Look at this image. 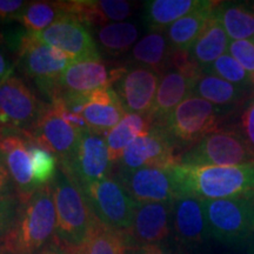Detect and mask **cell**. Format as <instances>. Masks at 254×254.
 <instances>
[{"label":"cell","mask_w":254,"mask_h":254,"mask_svg":"<svg viewBox=\"0 0 254 254\" xmlns=\"http://www.w3.org/2000/svg\"><path fill=\"white\" fill-rule=\"evenodd\" d=\"M230 56L246 69L247 73L254 72V43L251 40L231 41L228 46Z\"/></svg>","instance_id":"cell-36"},{"label":"cell","mask_w":254,"mask_h":254,"mask_svg":"<svg viewBox=\"0 0 254 254\" xmlns=\"http://www.w3.org/2000/svg\"><path fill=\"white\" fill-rule=\"evenodd\" d=\"M57 225L55 243L68 251L79 249L99 221L77 182L60 170L52 183Z\"/></svg>","instance_id":"cell-3"},{"label":"cell","mask_w":254,"mask_h":254,"mask_svg":"<svg viewBox=\"0 0 254 254\" xmlns=\"http://www.w3.org/2000/svg\"><path fill=\"white\" fill-rule=\"evenodd\" d=\"M11 68H9L7 62H6L5 57L0 52V81L5 79L8 75H11Z\"/></svg>","instance_id":"cell-42"},{"label":"cell","mask_w":254,"mask_h":254,"mask_svg":"<svg viewBox=\"0 0 254 254\" xmlns=\"http://www.w3.org/2000/svg\"><path fill=\"white\" fill-rule=\"evenodd\" d=\"M45 103L20 78L8 75L0 81V125L26 133L39 118Z\"/></svg>","instance_id":"cell-10"},{"label":"cell","mask_w":254,"mask_h":254,"mask_svg":"<svg viewBox=\"0 0 254 254\" xmlns=\"http://www.w3.org/2000/svg\"><path fill=\"white\" fill-rule=\"evenodd\" d=\"M204 72L212 75H217V77L224 79V80L231 82L238 87L252 92L250 73H247L246 69L233 57L226 55V53L215 60L208 67H206Z\"/></svg>","instance_id":"cell-33"},{"label":"cell","mask_w":254,"mask_h":254,"mask_svg":"<svg viewBox=\"0 0 254 254\" xmlns=\"http://www.w3.org/2000/svg\"><path fill=\"white\" fill-rule=\"evenodd\" d=\"M192 94L207 100L219 109H238L253 94L251 91L244 90L231 84L217 75L202 73L193 82Z\"/></svg>","instance_id":"cell-20"},{"label":"cell","mask_w":254,"mask_h":254,"mask_svg":"<svg viewBox=\"0 0 254 254\" xmlns=\"http://www.w3.org/2000/svg\"><path fill=\"white\" fill-rule=\"evenodd\" d=\"M0 254H11V253L6 252V251H4V250H0Z\"/></svg>","instance_id":"cell-47"},{"label":"cell","mask_w":254,"mask_h":254,"mask_svg":"<svg viewBox=\"0 0 254 254\" xmlns=\"http://www.w3.org/2000/svg\"><path fill=\"white\" fill-rule=\"evenodd\" d=\"M118 163L112 166L124 171L146 167L172 168L180 164V153L166 133L153 125L147 135L139 136L126 148Z\"/></svg>","instance_id":"cell-12"},{"label":"cell","mask_w":254,"mask_h":254,"mask_svg":"<svg viewBox=\"0 0 254 254\" xmlns=\"http://www.w3.org/2000/svg\"><path fill=\"white\" fill-rule=\"evenodd\" d=\"M180 163L193 166H244L254 163V154L238 125L220 127L184 151Z\"/></svg>","instance_id":"cell-6"},{"label":"cell","mask_w":254,"mask_h":254,"mask_svg":"<svg viewBox=\"0 0 254 254\" xmlns=\"http://www.w3.org/2000/svg\"><path fill=\"white\" fill-rule=\"evenodd\" d=\"M32 164L33 182L38 189L52 184L57 177V159L52 153L46 151L41 146L28 140L27 145Z\"/></svg>","instance_id":"cell-32"},{"label":"cell","mask_w":254,"mask_h":254,"mask_svg":"<svg viewBox=\"0 0 254 254\" xmlns=\"http://www.w3.org/2000/svg\"><path fill=\"white\" fill-rule=\"evenodd\" d=\"M57 212L52 184L40 187L21 204L13 230L4 239L11 254H37L55 241Z\"/></svg>","instance_id":"cell-2"},{"label":"cell","mask_w":254,"mask_h":254,"mask_svg":"<svg viewBox=\"0 0 254 254\" xmlns=\"http://www.w3.org/2000/svg\"><path fill=\"white\" fill-rule=\"evenodd\" d=\"M239 127L244 140L254 154V97L246 104L239 119Z\"/></svg>","instance_id":"cell-37"},{"label":"cell","mask_w":254,"mask_h":254,"mask_svg":"<svg viewBox=\"0 0 254 254\" xmlns=\"http://www.w3.org/2000/svg\"><path fill=\"white\" fill-rule=\"evenodd\" d=\"M214 13L232 41L254 37V2L218 1Z\"/></svg>","instance_id":"cell-23"},{"label":"cell","mask_w":254,"mask_h":254,"mask_svg":"<svg viewBox=\"0 0 254 254\" xmlns=\"http://www.w3.org/2000/svg\"><path fill=\"white\" fill-rule=\"evenodd\" d=\"M20 207L21 201L17 194L0 198V241H4L13 230Z\"/></svg>","instance_id":"cell-35"},{"label":"cell","mask_w":254,"mask_h":254,"mask_svg":"<svg viewBox=\"0 0 254 254\" xmlns=\"http://www.w3.org/2000/svg\"><path fill=\"white\" fill-rule=\"evenodd\" d=\"M81 190L101 224L120 232L129 230L138 202L118 182L109 177L81 186Z\"/></svg>","instance_id":"cell-8"},{"label":"cell","mask_w":254,"mask_h":254,"mask_svg":"<svg viewBox=\"0 0 254 254\" xmlns=\"http://www.w3.org/2000/svg\"><path fill=\"white\" fill-rule=\"evenodd\" d=\"M0 250H4V241H0Z\"/></svg>","instance_id":"cell-46"},{"label":"cell","mask_w":254,"mask_h":254,"mask_svg":"<svg viewBox=\"0 0 254 254\" xmlns=\"http://www.w3.org/2000/svg\"><path fill=\"white\" fill-rule=\"evenodd\" d=\"M139 34L138 26L127 21L105 25L97 32L101 49L110 56H120L127 52L134 45Z\"/></svg>","instance_id":"cell-30"},{"label":"cell","mask_w":254,"mask_h":254,"mask_svg":"<svg viewBox=\"0 0 254 254\" xmlns=\"http://www.w3.org/2000/svg\"><path fill=\"white\" fill-rule=\"evenodd\" d=\"M125 254H182L179 251L172 249L166 244H157V245L127 247Z\"/></svg>","instance_id":"cell-39"},{"label":"cell","mask_w":254,"mask_h":254,"mask_svg":"<svg viewBox=\"0 0 254 254\" xmlns=\"http://www.w3.org/2000/svg\"><path fill=\"white\" fill-rule=\"evenodd\" d=\"M247 198H249V199H250L251 201H252V202H254V190H252V192L250 193L249 195H247Z\"/></svg>","instance_id":"cell-45"},{"label":"cell","mask_w":254,"mask_h":254,"mask_svg":"<svg viewBox=\"0 0 254 254\" xmlns=\"http://www.w3.org/2000/svg\"><path fill=\"white\" fill-rule=\"evenodd\" d=\"M125 67L109 68L101 60L73 63L57 79L50 100L66 94L90 93L99 88L112 87L125 74Z\"/></svg>","instance_id":"cell-13"},{"label":"cell","mask_w":254,"mask_h":254,"mask_svg":"<svg viewBox=\"0 0 254 254\" xmlns=\"http://www.w3.org/2000/svg\"><path fill=\"white\" fill-rule=\"evenodd\" d=\"M227 113L196 95H190L166 118L155 122L177 148L189 150L209 133L220 128Z\"/></svg>","instance_id":"cell-4"},{"label":"cell","mask_w":254,"mask_h":254,"mask_svg":"<svg viewBox=\"0 0 254 254\" xmlns=\"http://www.w3.org/2000/svg\"><path fill=\"white\" fill-rule=\"evenodd\" d=\"M13 190H15L13 180L9 176L7 166H6L4 154L0 152V198L14 194Z\"/></svg>","instance_id":"cell-38"},{"label":"cell","mask_w":254,"mask_h":254,"mask_svg":"<svg viewBox=\"0 0 254 254\" xmlns=\"http://www.w3.org/2000/svg\"><path fill=\"white\" fill-rule=\"evenodd\" d=\"M250 81H251V90H252V93L254 97V72L250 73Z\"/></svg>","instance_id":"cell-44"},{"label":"cell","mask_w":254,"mask_h":254,"mask_svg":"<svg viewBox=\"0 0 254 254\" xmlns=\"http://www.w3.org/2000/svg\"><path fill=\"white\" fill-rule=\"evenodd\" d=\"M67 18L63 7V1L28 2L14 19L28 32H41L57 21Z\"/></svg>","instance_id":"cell-28"},{"label":"cell","mask_w":254,"mask_h":254,"mask_svg":"<svg viewBox=\"0 0 254 254\" xmlns=\"http://www.w3.org/2000/svg\"><path fill=\"white\" fill-rule=\"evenodd\" d=\"M179 198L201 200L247 196L254 190V163L244 166H193L178 164L172 168Z\"/></svg>","instance_id":"cell-1"},{"label":"cell","mask_w":254,"mask_h":254,"mask_svg":"<svg viewBox=\"0 0 254 254\" xmlns=\"http://www.w3.org/2000/svg\"><path fill=\"white\" fill-rule=\"evenodd\" d=\"M153 124L154 120L151 114L126 113L122 122L107 133L106 142L111 164L118 163L126 148L135 139L147 135Z\"/></svg>","instance_id":"cell-21"},{"label":"cell","mask_w":254,"mask_h":254,"mask_svg":"<svg viewBox=\"0 0 254 254\" xmlns=\"http://www.w3.org/2000/svg\"><path fill=\"white\" fill-rule=\"evenodd\" d=\"M193 81L176 71L164 72L160 77L151 116L154 123L160 122L192 95Z\"/></svg>","instance_id":"cell-22"},{"label":"cell","mask_w":254,"mask_h":254,"mask_svg":"<svg viewBox=\"0 0 254 254\" xmlns=\"http://www.w3.org/2000/svg\"><path fill=\"white\" fill-rule=\"evenodd\" d=\"M111 167L106 138L90 128L82 129L74 152L68 160L59 164L60 170L80 187L109 178Z\"/></svg>","instance_id":"cell-9"},{"label":"cell","mask_w":254,"mask_h":254,"mask_svg":"<svg viewBox=\"0 0 254 254\" xmlns=\"http://www.w3.org/2000/svg\"><path fill=\"white\" fill-rule=\"evenodd\" d=\"M171 47L166 34L161 31H152L135 44L132 57L142 67L150 68L158 74L167 71V59Z\"/></svg>","instance_id":"cell-27"},{"label":"cell","mask_w":254,"mask_h":254,"mask_svg":"<svg viewBox=\"0 0 254 254\" xmlns=\"http://www.w3.org/2000/svg\"><path fill=\"white\" fill-rule=\"evenodd\" d=\"M37 254H73L72 251H68L66 249H64L58 244H56L55 241H53L52 244H50L49 246L45 247L44 250H41L39 253Z\"/></svg>","instance_id":"cell-41"},{"label":"cell","mask_w":254,"mask_h":254,"mask_svg":"<svg viewBox=\"0 0 254 254\" xmlns=\"http://www.w3.org/2000/svg\"><path fill=\"white\" fill-rule=\"evenodd\" d=\"M209 237L228 245L247 243L254 234V202L247 198L204 200Z\"/></svg>","instance_id":"cell-7"},{"label":"cell","mask_w":254,"mask_h":254,"mask_svg":"<svg viewBox=\"0 0 254 254\" xmlns=\"http://www.w3.org/2000/svg\"><path fill=\"white\" fill-rule=\"evenodd\" d=\"M247 245V254H254V239H250L246 243Z\"/></svg>","instance_id":"cell-43"},{"label":"cell","mask_w":254,"mask_h":254,"mask_svg":"<svg viewBox=\"0 0 254 254\" xmlns=\"http://www.w3.org/2000/svg\"><path fill=\"white\" fill-rule=\"evenodd\" d=\"M205 0H151L144 5V20L152 31H163L204 5Z\"/></svg>","instance_id":"cell-26"},{"label":"cell","mask_w":254,"mask_h":254,"mask_svg":"<svg viewBox=\"0 0 254 254\" xmlns=\"http://www.w3.org/2000/svg\"><path fill=\"white\" fill-rule=\"evenodd\" d=\"M168 69L180 73V74L189 78L193 82L204 73V69L199 65L198 62L193 58L190 51L173 49V47L171 49L170 55H168L167 71Z\"/></svg>","instance_id":"cell-34"},{"label":"cell","mask_w":254,"mask_h":254,"mask_svg":"<svg viewBox=\"0 0 254 254\" xmlns=\"http://www.w3.org/2000/svg\"><path fill=\"white\" fill-rule=\"evenodd\" d=\"M7 44L17 53L21 71L34 79L39 90L50 99L57 79L74 63L72 57L41 43L28 31L11 36Z\"/></svg>","instance_id":"cell-5"},{"label":"cell","mask_w":254,"mask_h":254,"mask_svg":"<svg viewBox=\"0 0 254 254\" xmlns=\"http://www.w3.org/2000/svg\"><path fill=\"white\" fill-rule=\"evenodd\" d=\"M80 132L59 117L51 104L45 103L39 118L25 135L55 155L60 164L68 160L74 152Z\"/></svg>","instance_id":"cell-14"},{"label":"cell","mask_w":254,"mask_h":254,"mask_svg":"<svg viewBox=\"0 0 254 254\" xmlns=\"http://www.w3.org/2000/svg\"><path fill=\"white\" fill-rule=\"evenodd\" d=\"M127 243L124 232L97 222L90 237L73 254H125Z\"/></svg>","instance_id":"cell-29"},{"label":"cell","mask_w":254,"mask_h":254,"mask_svg":"<svg viewBox=\"0 0 254 254\" xmlns=\"http://www.w3.org/2000/svg\"><path fill=\"white\" fill-rule=\"evenodd\" d=\"M127 112L122 101L114 103H88L82 118L86 122L88 128L98 134L104 135L110 132L125 117Z\"/></svg>","instance_id":"cell-31"},{"label":"cell","mask_w":254,"mask_h":254,"mask_svg":"<svg viewBox=\"0 0 254 254\" xmlns=\"http://www.w3.org/2000/svg\"><path fill=\"white\" fill-rule=\"evenodd\" d=\"M0 126V152L5 157L6 166L13 180L15 193L20 199L21 204H24L39 190L33 182L32 174L31 158L27 150L30 139L25 135L24 132L7 128L2 125Z\"/></svg>","instance_id":"cell-17"},{"label":"cell","mask_w":254,"mask_h":254,"mask_svg":"<svg viewBox=\"0 0 254 254\" xmlns=\"http://www.w3.org/2000/svg\"><path fill=\"white\" fill-rule=\"evenodd\" d=\"M173 201L138 204L129 230L124 232L127 247L163 244L172 232Z\"/></svg>","instance_id":"cell-15"},{"label":"cell","mask_w":254,"mask_h":254,"mask_svg":"<svg viewBox=\"0 0 254 254\" xmlns=\"http://www.w3.org/2000/svg\"><path fill=\"white\" fill-rule=\"evenodd\" d=\"M218 1H205L201 7L180 18L167 27L166 37L171 47L190 51L195 40L204 30L206 23L213 14Z\"/></svg>","instance_id":"cell-24"},{"label":"cell","mask_w":254,"mask_h":254,"mask_svg":"<svg viewBox=\"0 0 254 254\" xmlns=\"http://www.w3.org/2000/svg\"><path fill=\"white\" fill-rule=\"evenodd\" d=\"M172 230L177 240L185 246H198L209 237L205 201L195 196L174 200Z\"/></svg>","instance_id":"cell-19"},{"label":"cell","mask_w":254,"mask_h":254,"mask_svg":"<svg viewBox=\"0 0 254 254\" xmlns=\"http://www.w3.org/2000/svg\"><path fill=\"white\" fill-rule=\"evenodd\" d=\"M27 4L23 0H0V19H14Z\"/></svg>","instance_id":"cell-40"},{"label":"cell","mask_w":254,"mask_h":254,"mask_svg":"<svg viewBox=\"0 0 254 254\" xmlns=\"http://www.w3.org/2000/svg\"><path fill=\"white\" fill-rule=\"evenodd\" d=\"M33 34L41 43L72 57L74 63L100 60L93 37L84 25L72 18H64L46 30Z\"/></svg>","instance_id":"cell-16"},{"label":"cell","mask_w":254,"mask_h":254,"mask_svg":"<svg viewBox=\"0 0 254 254\" xmlns=\"http://www.w3.org/2000/svg\"><path fill=\"white\" fill-rule=\"evenodd\" d=\"M228 39L230 38L222 27L220 20L213 12L190 49V53L202 69H205L225 55L230 46Z\"/></svg>","instance_id":"cell-25"},{"label":"cell","mask_w":254,"mask_h":254,"mask_svg":"<svg viewBox=\"0 0 254 254\" xmlns=\"http://www.w3.org/2000/svg\"><path fill=\"white\" fill-rule=\"evenodd\" d=\"M172 168L146 167L134 171L116 168L111 172V178L118 182L138 204L174 201L179 199V193Z\"/></svg>","instance_id":"cell-11"},{"label":"cell","mask_w":254,"mask_h":254,"mask_svg":"<svg viewBox=\"0 0 254 254\" xmlns=\"http://www.w3.org/2000/svg\"><path fill=\"white\" fill-rule=\"evenodd\" d=\"M160 77L142 66L126 69L125 74L116 82V92L127 113H151Z\"/></svg>","instance_id":"cell-18"}]
</instances>
